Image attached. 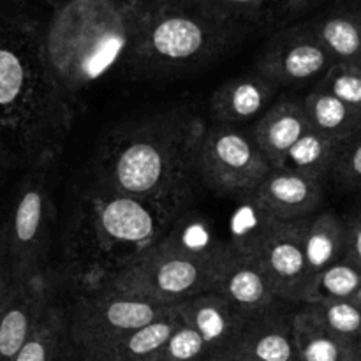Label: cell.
I'll return each instance as SVG.
<instances>
[{
    "label": "cell",
    "mask_w": 361,
    "mask_h": 361,
    "mask_svg": "<svg viewBox=\"0 0 361 361\" xmlns=\"http://www.w3.org/2000/svg\"><path fill=\"white\" fill-rule=\"evenodd\" d=\"M324 180L284 168H274L257 185L249 201L275 221H300L317 214Z\"/></svg>",
    "instance_id": "obj_13"
},
{
    "label": "cell",
    "mask_w": 361,
    "mask_h": 361,
    "mask_svg": "<svg viewBox=\"0 0 361 361\" xmlns=\"http://www.w3.org/2000/svg\"><path fill=\"white\" fill-rule=\"evenodd\" d=\"M296 361H361L321 324L309 305H296L293 317Z\"/></svg>",
    "instance_id": "obj_23"
},
{
    "label": "cell",
    "mask_w": 361,
    "mask_h": 361,
    "mask_svg": "<svg viewBox=\"0 0 361 361\" xmlns=\"http://www.w3.org/2000/svg\"><path fill=\"white\" fill-rule=\"evenodd\" d=\"M256 215L257 224L250 226L249 235L229 243L256 257L279 300L300 305L307 288L305 229L310 217L275 221L257 207Z\"/></svg>",
    "instance_id": "obj_10"
},
{
    "label": "cell",
    "mask_w": 361,
    "mask_h": 361,
    "mask_svg": "<svg viewBox=\"0 0 361 361\" xmlns=\"http://www.w3.org/2000/svg\"><path fill=\"white\" fill-rule=\"evenodd\" d=\"M345 224V256L351 263L361 270V201L358 207L353 210L348 219H344Z\"/></svg>",
    "instance_id": "obj_32"
},
{
    "label": "cell",
    "mask_w": 361,
    "mask_h": 361,
    "mask_svg": "<svg viewBox=\"0 0 361 361\" xmlns=\"http://www.w3.org/2000/svg\"><path fill=\"white\" fill-rule=\"evenodd\" d=\"M178 226L168 238L122 268L102 288L166 305L212 291L231 252V243L214 240L194 242L178 235Z\"/></svg>",
    "instance_id": "obj_6"
},
{
    "label": "cell",
    "mask_w": 361,
    "mask_h": 361,
    "mask_svg": "<svg viewBox=\"0 0 361 361\" xmlns=\"http://www.w3.org/2000/svg\"><path fill=\"white\" fill-rule=\"evenodd\" d=\"M330 175L338 185L361 190V129L342 141Z\"/></svg>",
    "instance_id": "obj_31"
},
{
    "label": "cell",
    "mask_w": 361,
    "mask_h": 361,
    "mask_svg": "<svg viewBox=\"0 0 361 361\" xmlns=\"http://www.w3.org/2000/svg\"><path fill=\"white\" fill-rule=\"evenodd\" d=\"M56 302V277L51 271L14 281L0 312V361H13L46 310Z\"/></svg>",
    "instance_id": "obj_12"
},
{
    "label": "cell",
    "mask_w": 361,
    "mask_h": 361,
    "mask_svg": "<svg viewBox=\"0 0 361 361\" xmlns=\"http://www.w3.org/2000/svg\"><path fill=\"white\" fill-rule=\"evenodd\" d=\"M207 361H257V360L249 358V356L238 355V353H228V355L215 356V358H210V360H207Z\"/></svg>",
    "instance_id": "obj_34"
},
{
    "label": "cell",
    "mask_w": 361,
    "mask_h": 361,
    "mask_svg": "<svg viewBox=\"0 0 361 361\" xmlns=\"http://www.w3.org/2000/svg\"><path fill=\"white\" fill-rule=\"evenodd\" d=\"M185 215L134 200L92 176L74 196L63 235V277L76 293L102 288L171 235Z\"/></svg>",
    "instance_id": "obj_3"
},
{
    "label": "cell",
    "mask_w": 361,
    "mask_h": 361,
    "mask_svg": "<svg viewBox=\"0 0 361 361\" xmlns=\"http://www.w3.org/2000/svg\"><path fill=\"white\" fill-rule=\"evenodd\" d=\"M76 109L44 53V32L0 13V155L32 168L59 161Z\"/></svg>",
    "instance_id": "obj_2"
},
{
    "label": "cell",
    "mask_w": 361,
    "mask_h": 361,
    "mask_svg": "<svg viewBox=\"0 0 361 361\" xmlns=\"http://www.w3.org/2000/svg\"><path fill=\"white\" fill-rule=\"evenodd\" d=\"M133 0H74L44 32V53L53 76L74 109L78 97L129 62Z\"/></svg>",
    "instance_id": "obj_4"
},
{
    "label": "cell",
    "mask_w": 361,
    "mask_h": 361,
    "mask_svg": "<svg viewBox=\"0 0 361 361\" xmlns=\"http://www.w3.org/2000/svg\"><path fill=\"white\" fill-rule=\"evenodd\" d=\"M353 7H355L356 13H358V14H360V18H361V0H356L355 6H353Z\"/></svg>",
    "instance_id": "obj_36"
},
{
    "label": "cell",
    "mask_w": 361,
    "mask_h": 361,
    "mask_svg": "<svg viewBox=\"0 0 361 361\" xmlns=\"http://www.w3.org/2000/svg\"><path fill=\"white\" fill-rule=\"evenodd\" d=\"M81 361H87V360H81Z\"/></svg>",
    "instance_id": "obj_37"
},
{
    "label": "cell",
    "mask_w": 361,
    "mask_h": 361,
    "mask_svg": "<svg viewBox=\"0 0 361 361\" xmlns=\"http://www.w3.org/2000/svg\"><path fill=\"white\" fill-rule=\"evenodd\" d=\"M317 87L324 88L342 102L361 111V66L334 63Z\"/></svg>",
    "instance_id": "obj_30"
},
{
    "label": "cell",
    "mask_w": 361,
    "mask_h": 361,
    "mask_svg": "<svg viewBox=\"0 0 361 361\" xmlns=\"http://www.w3.org/2000/svg\"><path fill=\"white\" fill-rule=\"evenodd\" d=\"M14 281H16V279H14L13 271H11L9 263H6L0 268V312H2L7 298H9L11 291H13Z\"/></svg>",
    "instance_id": "obj_33"
},
{
    "label": "cell",
    "mask_w": 361,
    "mask_h": 361,
    "mask_svg": "<svg viewBox=\"0 0 361 361\" xmlns=\"http://www.w3.org/2000/svg\"><path fill=\"white\" fill-rule=\"evenodd\" d=\"M175 305L101 288L76 293L69 310V335L80 355L104 348L129 331L159 319Z\"/></svg>",
    "instance_id": "obj_8"
},
{
    "label": "cell",
    "mask_w": 361,
    "mask_h": 361,
    "mask_svg": "<svg viewBox=\"0 0 361 361\" xmlns=\"http://www.w3.org/2000/svg\"><path fill=\"white\" fill-rule=\"evenodd\" d=\"M309 27L335 63L361 66V18L355 7L328 11Z\"/></svg>",
    "instance_id": "obj_21"
},
{
    "label": "cell",
    "mask_w": 361,
    "mask_h": 361,
    "mask_svg": "<svg viewBox=\"0 0 361 361\" xmlns=\"http://www.w3.org/2000/svg\"><path fill=\"white\" fill-rule=\"evenodd\" d=\"M243 34L194 0H133L127 63L148 73L190 69L224 53Z\"/></svg>",
    "instance_id": "obj_5"
},
{
    "label": "cell",
    "mask_w": 361,
    "mask_h": 361,
    "mask_svg": "<svg viewBox=\"0 0 361 361\" xmlns=\"http://www.w3.org/2000/svg\"><path fill=\"white\" fill-rule=\"evenodd\" d=\"M212 291L221 295L245 317L279 302L267 271L256 257L233 245Z\"/></svg>",
    "instance_id": "obj_15"
},
{
    "label": "cell",
    "mask_w": 361,
    "mask_h": 361,
    "mask_svg": "<svg viewBox=\"0 0 361 361\" xmlns=\"http://www.w3.org/2000/svg\"><path fill=\"white\" fill-rule=\"evenodd\" d=\"M55 168L56 161H49L27 169L2 224L7 263L18 281L48 271L56 222Z\"/></svg>",
    "instance_id": "obj_7"
},
{
    "label": "cell",
    "mask_w": 361,
    "mask_h": 361,
    "mask_svg": "<svg viewBox=\"0 0 361 361\" xmlns=\"http://www.w3.org/2000/svg\"><path fill=\"white\" fill-rule=\"evenodd\" d=\"M302 102L310 129L330 140L344 141L361 129V111L317 85Z\"/></svg>",
    "instance_id": "obj_24"
},
{
    "label": "cell",
    "mask_w": 361,
    "mask_h": 361,
    "mask_svg": "<svg viewBox=\"0 0 361 361\" xmlns=\"http://www.w3.org/2000/svg\"><path fill=\"white\" fill-rule=\"evenodd\" d=\"M321 302H355L361 305V270L348 257L324 268L307 284L302 303Z\"/></svg>",
    "instance_id": "obj_26"
},
{
    "label": "cell",
    "mask_w": 361,
    "mask_h": 361,
    "mask_svg": "<svg viewBox=\"0 0 361 361\" xmlns=\"http://www.w3.org/2000/svg\"><path fill=\"white\" fill-rule=\"evenodd\" d=\"M305 305V303H303ZM324 328L361 358V305L355 302H321L309 305Z\"/></svg>",
    "instance_id": "obj_28"
},
{
    "label": "cell",
    "mask_w": 361,
    "mask_h": 361,
    "mask_svg": "<svg viewBox=\"0 0 361 361\" xmlns=\"http://www.w3.org/2000/svg\"><path fill=\"white\" fill-rule=\"evenodd\" d=\"M277 92V85L257 73L235 78L212 94L208 106L212 123L245 127L274 104Z\"/></svg>",
    "instance_id": "obj_17"
},
{
    "label": "cell",
    "mask_w": 361,
    "mask_h": 361,
    "mask_svg": "<svg viewBox=\"0 0 361 361\" xmlns=\"http://www.w3.org/2000/svg\"><path fill=\"white\" fill-rule=\"evenodd\" d=\"M7 263V256H6V243H4V229L2 224H0V268Z\"/></svg>",
    "instance_id": "obj_35"
},
{
    "label": "cell",
    "mask_w": 361,
    "mask_h": 361,
    "mask_svg": "<svg viewBox=\"0 0 361 361\" xmlns=\"http://www.w3.org/2000/svg\"><path fill=\"white\" fill-rule=\"evenodd\" d=\"M342 141L330 140L316 130H307L286 154L281 168L302 173L317 180H326L337 159Z\"/></svg>",
    "instance_id": "obj_27"
},
{
    "label": "cell",
    "mask_w": 361,
    "mask_h": 361,
    "mask_svg": "<svg viewBox=\"0 0 361 361\" xmlns=\"http://www.w3.org/2000/svg\"><path fill=\"white\" fill-rule=\"evenodd\" d=\"M212 16L249 32L259 25L284 21L302 14L319 0H194Z\"/></svg>",
    "instance_id": "obj_20"
},
{
    "label": "cell",
    "mask_w": 361,
    "mask_h": 361,
    "mask_svg": "<svg viewBox=\"0 0 361 361\" xmlns=\"http://www.w3.org/2000/svg\"><path fill=\"white\" fill-rule=\"evenodd\" d=\"M271 164L245 127L207 126L200 147L203 187L219 196L249 200Z\"/></svg>",
    "instance_id": "obj_9"
},
{
    "label": "cell",
    "mask_w": 361,
    "mask_h": 361,
    "mask_svg": "<svg viewBox=\"0 0 361 361\" xmlns=\"http://www.w3.org/2000/svg\"><path fill=\"white\" fill-rule=\"evenodd\" d=\"M207 126L183 106L122 123L99 147L94 178L123 196L185 215L203 187L200 147Z\"/></svg>",
    "instance_id": "obj_1"
},
{
    "label": "cell",
    "mask_w": 361,
    "mask_h": 361,
    "mask_svg": "<svg viewBox=\"0 0 361 361\" xmlns=\"http://www.w3.org/2000/svg\"><path fill=\"white\" fill-rule=\"evenodd\" d=\"M208 351L196 330L182 323L152 361H207Z\"/></svg>",
    "instance_id": "obj_29"
},
{
    "label": "cell",
    "mask_w": 361,
    "mask_h": 361,
    "mask_svg": "<svg viewBox=\"0 0 361 361\" xmlns=\"http://www.w3.org/2000/svg\"><path fill=\"white\" fill-rule=\"evenodd\" d=\"M345 256L344 219L334 212L314 214L305 229L307 284L324 268L331 267Z\"/></svg>",
    "instance_id": "obj_22"
},
{
    "label": "cell",
    "mask_w": 361,
    "mask_h": 361,
    "mask_svg": "<svg viewBox=\"0 0 361 361\" xmlns=\"http://www.w3.org/2000/svg\"><path fill=\"white\" fill-rule=\"evenodd\" d=\"M295 303L275 302L261 312L247 317L238 342L231 353L257 361H296Z\"/></svg>",
    "instance_id": "obj_14"
},
{
    "label": "cell",
    "mask_w": 361,
    "mask_h": 361,
    "mask_svg": "<svg viewBox=\"0 0 361 361\" xmlns=\"http://www.w3.org/2000/svg\"><path fill=\"white\" fill-rule=\"evenodd\" d=\"M182 323L180 303L159 319L122 335L104 348L88 355H81L87 361H152L161 351L173 331Z\"/></svg>",
    "instance_id": "obj_19"
},
{
    "label": "cell",
    "mask_w": 361,
    "mask_h": 361,
    "mask_svg": "<svg viewBox=\"0 0 361 361\" xmlns=\"http://www.w3.org/2000/svg\"><path fill=\"white\" fill-rule=\"evenodd\" d=\"M69 345V310L55 302L13 361H63Z\"/></svg>",
    "instance_id": "obj_25"
},
{
    "label": "cell",
    "mask_w": 361,
    "mask_h": 361,
    "mask_svg": "<svg viewBox=\"0 0 361 361\" xmlns=\"http://www.w3.org/2000/svg\"><path fill=\"white\" fill-rule=\"evenodd\" d=\"M309 23L279 30L257 59V74L277 87L319 83L334 66Z\"/></svg>",
    "instance_id": "obj_11"
},
{
    "label": "cell",
    "mask_w": 361,
    "mask_h": 361,
    "mask_svg": "<svg viewBox=\"0 0 361 361\" xmlns=\"http://www.w3.org/2000/svg\"><path fill=\"white\" fill-rule=\"evenodd\" d=\"M307 130L310 126L302 99L282 97L254 122L250 134L271 168H281L286 154Z\"/></svg>",
    "instance_id": "obj_18"
},
{
    "label": "cell",
    "mask_w": 361,
    "mask_h": 361,
    "mask_svg": "<svg viewBox=\"0 0 361 361\" xmlns=\"http://www.w3.org/2000/svg\"><path fill=\"white\" fill-rule=\"evenodd\" d=\"M180 317L203 338L208 360L235 349L247 317L214 291L180 303Z\"/></svg>",
    "instance_id": "obj_16"
}]
</instances>
